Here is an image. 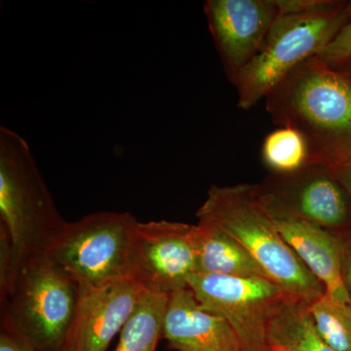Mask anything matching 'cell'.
I'll use <instances>...</instances> for the list:
<instances>
[{"label": "cell", "instance_id": "13", "mask_svg": "<svg viewBox=\"0 0 351 351\" xmlns=\"http://www.w3.org/2000/svg\"><path fill=\"white\" fill-rule=\"evenodd\" d=\"M162 336L177 351H241L230 324L201 306L189 287L169 295Z\"/></svg>", "mask_w": 351, "mask_h": 351}, {"label": "cell", "instance_id": "11", "mask_svg": "<svg viewBox=\"0 0 351 351\" xmlns=\"http://www.w3.org/2000/svg\"><path fill=\"white\" fill-rule=\"evenodd\" d=\"M145 292L129 277L100 287L80 286V304L69 351H107Z\"/></svg>", "mask_w": 351, "mask_h": 351}, {"label": "cell", "instance_id": "19", "mask_svg": "<svg viewBox=\"0 0 351 351\" xmlns=\"http://www.w3.org/2000/svg\"><path fill=\"white\" fill-rule=\"evenodd\" d=\"M328 66L336 69L351 57V23L346 25L326 49L317 56Z\"/></svg>", "mask_w": 351, "mask_h": 351}, {"label": "cell", "instance_id": "24", "mask_svg": "<svg viewBox=\"0 0 351 351\" xmlns=\"http://www.w3.org/2000/svg\"><path fill=\"white\" fill-rule=\"evenodd\" d=\"M269 351H289L286 348H281V346H271Z\"/></svg>", "mask_w": 351, "mask_h": 351}, {"label": "cell", "instance_id": "14", "mask_svg": "<svg viewBox=\"0 0 351 351\" xmlns=\"http://www.w3.org/2000/svg\"><path fill=\"white\" fill-rule=\"evenodd\" d=\"M196 272L232 277L269 278L265 270L237 240L209 221L198 219L196 223Z\"/></svg>", "mask_w": 351, "mask_h": 351}, {"label": "cell", "instance_id": "6", "mask_svg": "<svg viewBox=\"0 0 351 351\" xmlns=\"http://www.w3.org/2000/svg\"><path fill=\"white\" fill-rule=\"evenodd\" d=\"M138 221L126 212H97L66 223L48 254L80 286L100 287L129 274Z\"/></svg>", "mask_w": 351, "mask_h": 351}, {"label": "cell", "instance_id": "15", "mask_svg": "<svg viewBox=\"0 0 351 351\" xmlns=\"http://www.w3.org/2000/svg\"><path fill=\"white\" fill-rule=\"evenodd\" d=\"M269 341L270 346L289 351H336L318 334L308 304L292 298L283 302L270 321Z\"/></svg>", "mask_w": 351, "mask_h": 351}, {"label": "cell", "instance_id": "8", "mask_svg": "<svg viewBox=\"0 0 351 351\" xmlns=\"http://www.w3.org/2000/svg\"><path fill=\"white\" fill-rule=\"evenodd\" d=\"M197 271L196 225L169 221H138L129 278L147 292L170 295L188 288Z\"/></svg>", "mask_w": 351, "mask_h": 351}, {"label": "cell", "instance_id": "17", "mask_svg": "<svg viewBox=\"0 0 351 351\" xmlns=\"http://www.w3.org/2000/svg\"><path fill=\"white\" fill-rule=\"evenodd\" d=\"M263 162L276 175H288L311 165V151L304 136L290 127H279L263 140Z\"/></svg>", "mask_w": 351, "mask_h": 351}, {"label": "cell", "instance_id": "10", "mask_svg": "<svg viewBox=\"0 0 351 351\" xmlns=\"http://www.w3.org/2000/svg\"><path fill=\"white\" fill-rule=\"evenodd\" d=\"M295 0H208L204 4L209 29L226 75L235 84L242 71L260 52L281 14Z\"/></svg>", "mask_w": 351, "mask_h": 351}, {"label": "cell", "instance_id": "3", "mask_svg": "<svg viewBox=\"0 0 351 351\" xmlns=\"http://www.w3.org/2000/svg\"><path fill=\"white\" fill-rule=\"evenodd\" d=\"M196 217L237 240L289 297L311 304L325 294L322 284L277 230L257 184L211 186Z\"/></svg>", "mask_w": 351, "mask_h": 351}, {"label": "cell", "instance_id": "2", "mask_svg": "<svg viewBox=\"0 0 351 351\" xmlns=\"http://www.w3.org/2000/svg\"><path fill=\"white\" fill-rule=\"evenodd\" d=\"M80 285L47 252L22 256L0 282L1 331L34 351H69Z\"/></svg>", "mask_w": 351, "mask_h": 351}, {"label": "cell", "instance_id": "5", "mask_svg": "<svg viewBox=\"0 0 351 351\" xmlns=\"http://www.w3.org/2000/svg\"><path fill=\"white\" fill-rule=\"evenodd\" d=\"M0 219L12 251L9 270L25 254L49 251L68 223L55 205L29 144L3 126L0 127Z\"/></svg>", "mask_w": 351, "mask_h": 351}, {"label": "cell", "instance_id": "4", "mask_svg": "<svg viewBox=\"0 0 351 351\" xmlns=\"http://www.w3.org/2000/svg\"><path fill=\"white\" fill-rule=\"evenodd\" d=\"M350 23L351 0H295L237 78L239 107L257 106L295 66L319 56Z\"/></svg>", "mask_w": 351, "mask_h": 351}, {"label": "cell", "instance_id": "18", "mask_svg": "<svg viewBox=\"0 0 351 351\" xmlns=\"http://www.w3.org/2000/svg\"><path fill=\"white\" fill-rule=\"evenodd\" d=\"M309 314L321 338L336 351H351V304L326 294L308 304Z\"/></svg>", "mask_w": 351, "mask_h": 351}, {"label": "cell", "instance_id": "22", "mask_svg": "<svg viewBox=\"0 0 351 351\" xmlns=\"http://www.w3.org/2000/svg\"><path fill=\"white\" fill-rule=\"evenodd\" d=\"M336 179L348 191L351 198V163L343 164L338 167L330 168Z\"/></svg>", "mask_w": 351, "mask_h": 351}, {"label": "cell", "instance_id": "23", "mask_svg": "<svg viewBox=\"0 0 351 351\" xmlns=\"http://www.w3.org/2000/svg\"><path fill=\"white\" fill-rule=\"evenodd\" d=\"M337 71H341V73H345V75L350 76L351 77V57L350 59L346 60L343 64H339L337 66Z\"/></svg>", "mask_w": 351, "mask_h": 351}, {"label": "cell", "instance_id": "7", "mask_svg": "<svg viewBox=\"0 0 351 351\" xmlns=\"http://www.w3.org/2000/svg\"><path fill=\"white\" fill-rule=\"evenodd\" d=\"M188 287L210 313L232 328L241 351H269L270 321L289 295L265 277H232L195 272Z\"/></svg>", "mask_w": 351, "mask_h": 351}, {"label": "cell", "instance_id": "9", "mask_svg": "<svg viewBox=\"0 0 351 351\" xmlns=\"http://www.w3.org/2000/svg\"><path fill=\"white\" fill-rule=\"evenodd\" d=\"M265 204L343 235L351 230V198L329 167L311 164L257 184Z\"/></svg>", "mask_w": 351, "mask_h": 351}, {"label": "cell", "instance_id": "20", "mask_svg": "<svg viewBox=\"0 0 351 351\" xmlns=\"http://www.w3.org/2000/svg\"><path fill=\"white\" fill-rule=\"evenodd\" d=\"M343 240V279L351 299V230L346 234L339 235Z\"/></svg>", "mask_w": 351, "mask_h": 351}, {"label": "cell", "instance_id": "1", "mask_svg": "<svg viewBox=\"0 0 351 351\" xmlns=\"http://www.w3.org/2000/svg\"><path fill=\"white\" fill-rule=\"evenodd\" d=\"M265 110L277 126L304 136L311 164L351 163L350 76L311 58L267 94Z\"/></svg>", "mask_w": 351, "mask_h": 351}, {"label": "cell", "instance_id": "16", "mask_svg": "<svg viewBox=\"0 0 351 351\" xmlns=\"http://www.w3.org/2000/svg\"><path fill=\"white\" fill-rule=\"evenodd\" d=\"M169 295L145 292L120 332L115 351H156Z\"/></svg>", "mask_w": 351, "mask_h": 351}, {"label": "cell", "instance_id": "21", "mask_svg": "<svg viewBox=\"0 0 351 351\" xmlns=\"http://www.w3.org/2000/svg\"><path fill=\"white\" fill-rule=\"evenodd\" d=\"M0 351H34L15 337L2 332L0 334Z\"/></svg>", "mask_w": 351, "mask_h": 351}, {"label": "cell", "instance_id": "12", "mask_svg": "<svg viewBox=\"0 0 351 351\" xmlns=\"http://www.w3.org/2000/svg\"><path fill=\"white\" fill-rule=\"evenodd\" d=\"M263 204L281 237L322 284L325 294L335 301L351 304L343 279V245L341 237L284 210L269 206L265 202Z\"/></svg>", "mask_w": 351, "mask_h": 351}]
</instances>
